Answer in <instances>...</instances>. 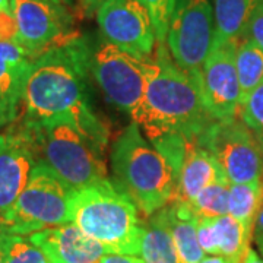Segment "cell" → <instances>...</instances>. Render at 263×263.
<instances>
[{
  "label": "cell",
  "mask_w": 263,
  "mask_h": 263,
  "mask_svg": "<svg viewBox=\"0 0 263 263\" xmlns=\"http://www.w3.org/2000/svg\"><path fill=\"white\" fill-rule=\"evenodd\" d=\"M235 69L240 85V107L263 79V50L254 41L243 38L235 51Z\"/></svg>",
  "instance_id": "cell-22"
},
{
  "label": "cell",
  "mask_w": 263,
  "mask_h": 263,
  "mask_svg": "<svg viewBox=\"0 0 263 263\" xmlns=\"http://www.w3.org/2000/svg\"><path fill=\"white\" fill-rule=\"evenodd\" d=\"M16 119H18V111H15L0 95V129L12 124Z\"/></svg>",
  "instance_id": "cell-29"
},
{
  "label": "cell",
  "mask_w": 263,
  "mask_h": 263,
  "mask_svg": "<svg viewBox=\"0 0 263 263\" xmlns=\"http://www.w3.org/2000/svg\"><path fill=\"white\" fill-rule=\"evenodd\" d=\"M105 0H78L79 3V9L84 13L85 16H92L97 13L98 8L103 5Z\"/></svg>",
  "instance_id": "cell-32"
},
{
  "label": "cell",
  "mask_w": 263,
  "mask_h": 263,
  "mask_svg": "<svg viewBox=\"0 0 263 263\" xmlns=\"http://www.w3.org/2000/svg\"><path fill=\"white\" fill-rule=\"evenodd\" d=\"M238 117L253 133L263 154V79L241 104Z\"/></svg>",
  "instance_id": "cell-24"
},
{
  "label": "cell",
  "mask_w": 263,
  "mask_h": 263,
  "mask_svg": "<svg viewBox=\"0 0 263 263\" xmlns=\"http://www.w3.org/2000/svg\"><path fill=\"white\" fill-rule=\"evenodd\" d=\"M138 257L143 263H183L170 233L164 208L143 222Z\"/></svg>",
  "instance_id": "cell-19"
},
{
  "label": "cell",
  "mask_w": 263,
  "mask_h": 263,
  "mask_svg": "<svg viewBox=\"0 0 263 263\" xmlns=\"http://www.w3.org/2000/svg\"><path fill=\"white\" fill-rule=\"evenodd\" d=\"M75 192L50 167L38 162L13 206L0 218V230L10 235H31L72 222Z\"/></svg>",
  "instance_id": "cell-6"
},
{
  "label": "cell",
  "mask_w": 263,
  "mask_h": 263,
  "mask_svg": "<svg viewBox=\"0 0 263 263\" xmlns=\"http://www.w3.org/2000/svg\"><path fill=\"white\" fill-rule=\"evenodd\" d=\"M51 263H98L108 252L73 222L51 227L28 235Z\"/></svg>",
  "instance_id": "cell-14"
},
{
  "label": "cell",
  "mask_w": 263,
  "mask_h": 263,
  "mask_svg": "<svg viewBox=\"0 0 263 263\" xmlns=\"http://www.w3.org/2000/svg\"><path fill=\"white\" fill-rule=\"evenodd\" d=\"M72 222L108 253L138 257L143 222L136 205L111 180L76 190Z\"/></svg>",
  "instance_id": "cell-4"
},
{
  "label": "cell",
  "mask_w": 263,
  "mask_h": 263,
  "mask_svg": "<svg viewBox=\"0 0 263 263\" xmlns=\"http://www.w3.org/2000/svg\"><path fill=\"white\" fill-rule=\"evenodd\" d=\"M98 263H143L139 257L135 256H127V254L107 253L104 254Z\"/></svg>",
  "instance_id": "cell-31"
},
{
  "label": "cell",
  "mask_w": 263,
  "mask_h": 263,
  "mask_svg": "<svg viewBox=\"0 0 263 263\" xmlns=\"http://www.w3.org/2000/svg\"><path fill=\"white\" fill-rule=\"evenodd\" d=\"M215 19L214 43L235 41L245 38L246 29L263 0H211ZM212 43V44H214Z\"/></svg>",
  "instance_id": "cell-20"
},
{
  "label": "cell",
  "mask_w": 263,
  "mask_h": 263,
  "mask_svg": "<svg viewBox=\"0 0 263 263\" xmlns=\"http://www.w3.org/2000/svg\"><path fill=\"white\" fill-rule=\"evenodd\" d=\"M197 143L209 151L231 184L263 177V154L250 129L240 117L215 120Z\"/></svg>",
  "instance_id": "cell-9"
},
{
  "label": "cell",
  "mask_w": 263,
  "mask_h": 263,
  "mask_svg": "<svg viewBox=\"0 0 263 263\" xmlns=\"http://www.w3.org/2000/svg\"><path fill=\"white\" fill-rule=\"evenodd\" d=\"M91 53L89 44L75 35L35 57L24 85L21 104L25 122L69 117L105 152L108 127L94 111L88 91Z\"/></svg>",
  "instance_id": "cell-1"
},
{
  "label": "cell",
  "mask_w": 263,
  "mask_h": 263,
  "mask_svg": "<svg viewBox=\"0 0 263 263\" xmlns=\"http://www.w3.org/2000/svg\"><path fill=\"white\" fill-rule=\"evenodd\" d=\"M143 101L132 114L151 141L164 135H181L199 141L215 122L206 111L196 82L173 60L168 48L157 44Z\"/></svg>",
  "instance_id": "cell-2"
},
{
  "label": "cell",
  "mask_w": 263,
  "mask_h": 263,
  "mask_svg": "<svg viewBox=\"0 0 263 263\" xmlns=\"http://www.w3.org/2000/svg\"><path fill=\"white\" fill-rule=\"evenodd\" d=\"M110 164L114 186L130 199L145 218L173 200L176 190L174 170L135 122L114 141Z\"/></svg>",
  "instance_id": "cell-3"
},
{
  "label": "cell",
  "mask_w": 263,
  "mask_h": 263,
  "mask_svg": "<svg viewBox=\"0 0 263 263\" xmlns=\"http://www.w3.org/2000/svg\"><path fill=\"white\" fill-rule=\"evenodd\" d=\"M5 263H51L46 253L35 246L28 235H10L9 250Z\"/></svg>",
  "instance_id": "cell-25"
},
{
  "label": "cell",
  "mask_w": 263,
  "mask_h": 263,
  "mask_svg": "<svg viewBox=\"0 0 263 263\" xmlns=\"http://www.w3.org/2000/svg\"><path fill=\"white\" fill-rule=\"evenodd\" d=\"M245 38L254 41L263 50V2L259 5V8L256 9L250 19L246 29Z\"/></svg>",
  "instance_id": "cell-28"
},
{
  "label": "cell",
  "mask_w": 263,
  "mask_h": 263,
  "mask_svg": "<svg viewBox=\"0 0 263 263\" xmlns=\"http://www.w3.org/2000/svg\"><path fill=\"white\" fill-rule=\"evenodd\" d=\"M12 9V3L10 0H0V10H9Z\"/></svg>",
  "instance_id": "cell-36"
},
{
  "label": "cell",
  "mask_w": 263,
  "mask_h": 263,
  "mask_svg": "<svg viewBox=\"0 0 263 263\" xmlns=\"http://www.w3.org/2000/svg\"><path fill=\"white\" fill-rule=\"evenodd\" d=\"M252 237L245 227L231 215L199 218L197 240L205 254L224 256L241 262L250 247Z\"/></svg>",
  "instance_id": "cell-15"
},
{
  "label": "cell",
  "mask_w": 263,
  "mask_h": 263,
  "mask_svg": "<svg viewBox=\"0 0 263 263\" xmlns=\"http://www.w3.org/2000/svg\"><path fill=\"white\" fill-rule=\"evenodd\" d=\"M54 2H60V3H65L67 6H72V3H73V0H54Z\"/></svg>",
  "instance_id": "cell-37"
},
{
  "label": "cell",
  "mask_w": 263,
  "mask_h": 263,
  "mask_svg": "<svg viewBox=\"0 0 263 263\" xmlns=\"http://www.w3.org/2000/svg\"><path fill=\"white\" fill-rule=\"evenodd\" d=\"M165 218L168 222L170 233L173 235L174 245L177 247L180 259L183 263H199L206 254L197 240V222L199 216L192 211L187 203L170 202L164 208Z\"/></svg>",
  "instance_id": "cell-18"
},
{
  "label": "cell",
  "mask_w": 263,
  "mask_h": 263,
  "mask_svg": "<svg viewBox=\"0 0 263 263\" xmlns=\"http://www.w3.org/2000/svg\"><path fill=\"white\" fill-rule=\"evenodd\" d=\"M152 56L133 54L104 41L91 53V73L105 98L132 116L143 101Z\"/></svg>",
  "instance_id": "cell-7"
},
{
  "label": "cell",
  "mask_w": 263,
  "mask_h": 263,
  "mask_svg": "<svg viewBox=\"0 0 263 263\" xmlns=\"http://www.w3.org/2000/svg\"><path fill=\"white\" fill-rule=\"evenodd\" d=\"M237 46L235 41L214 43L195 81L203 105L214 120H230L240 113Z\"/></svg>",
  "instance_id": "cell-11"
},
{
  "label": "cell",
  "mask_w": 263,
  "mask_h": 263,
  "mask_svg": "<svg viewBox=\"0 0 263 263\" xmlns=\"http://www.w3.org/2000/svg\"><path fill=\"white\" fill-rule=\"evenodd\" d=\"M142 2L149 10L152 24L155 28V35H157V44H164L168 32L174 0H142Z\"/></svg>",
  "instance_id": "cell-26"
},
{
  "label": "cell",
  "mask_w": 263,
  "mask_h": 263,
  "mask_svg": "<svg viewBox=\"0 0 263 263\" xmlns=\"http://www.w3.org/2000/svg\"><path fill=\"white\" fill-rule=\"evenodd\" d=\"M34 139L38 161L75 190L107 179L104 151L69 117L25 122Z\"/></svg>",
  "instance_id": "cell-5"
},
{
  "label": "cell",
  "mask_w": 263,
  "mask_h": 263,
  "mask_svg": "<svg viewBox=\"0 0 263 263\" xmlns=\"http://www.w3.org/2000/svg\"><path fill=\"white\" fill-rule=\"evenodd\" d=\"M9 241L10 234H6L5 231L0 230V263H5L6 254H8V250H9Z\"/></svg>",
  "instance_id": "cell-33"
},
{
  "label": "cell",
  "mask_w": 263,
  "mask_h": 263,
  "mask_svg": "<svg viewBox=\"0 0 263 263\" xmlns=\"http://www.w3.org/2000/svg\"><path fill=\"white\" fill-rule=\"evenodd\" d=\"M32 62L34 57L19 44L0 41V95L18 113Z\"/></svg>",
  "instance_id": "cell-17"
},
{
  "label": "cell",
  "mask_w": 263,
  "mask_h": 263,
  "mask_svg": "<svg viewBox=\"0 0 263 263\" xmlns=\"http://www.w3.org/2000/svg\"><path fill=\"white\" fill-rule=\"evenodd\" d=\"M38 162L34 139L25 123L0 133V218L13 206Z\"/></svg>",
  "instance_id": "cell-13"
},
{
  "label": "cell",
  "mask_w": 263,
  "mask_h": 263,
  "mask_svg": "<svg viewBox=\"0 0 263 263\" xmlns=\"http://www.w3.org/2000/svg\"><path fill=\"white\" fill-rule=\"evenodd\" d=\"M18 25V44L38 57L75 37L70 6L54 0H10Z\"/></svg>",
  "instance_id": "cell-10"
},
{
  "label": "cell",
  "mask_w": 263,
  "mask_h": 263,
  "mask_svg": "<svg viewBox=\"0 0 263 263\" xmlns=\"http://www.w3.org/2000/svg\"><path fill=\"white\" fill-rule=\"evenodd\" d=\"M263 205V177L249 183L230 184L228 215L235 218L253 235L254 221Z\"/></svg>",
  "instance_id": "cell-21"
},
{
  "label": "cell",
  "mask_w": 263,
  "mask_h": 263,
  "mask_svg": "<svg viewBox=\"0 0 263 263\" xmlns=\"http://www.w3.org/2000/svg\"><path fill=\"white\" fill-rule=\"evenodd\" d=\"M0 41L18 44V25L13 10H0Z\"/></svg>",
  "instance_id": "cell-27"
},
{
  "label": "cell",
  "mask_w": 263,
  "mask_h": 263,
  "mask_svg": "<svg viewBox=\"0 0 263 263\" xmlns=\"http://www.w3.org/2000/svg\"><path fill=\"white\" fill-rule=\"evenodd\" d=\"M240 263H263V257L260 256V254L257 253L256 250H253V249H250V247H249Z\"/></svg>",
  "instance_id": "cell-34"
},
{
  "label": "cell",
  "mask_w": 263,
  "mask_h": 263,
  "mask_svg": "<svg viewBox=\"0 0 263 263\" xmlns=\"http://www.w3.org/2000/svg\"><path fill=\"white\" fill-rule=\"evenodd\" d=\"M222 177L226 176L215 158L212 157V154L202 148L196 142L187 151L184 160L181 162L176 179V190L173 200L190 203L203 189Z\"/></svg>",
  "instance_id": "cell-16"
},
{
  "label": "cell",
  "mask_w": 263,
  "mask_h": 263,
  "mask_svg": "<svg viewBox=\"0 0 263 263\" xmlns=\"http://www.w3.org/2000/svg\"><path fill=\"white\" fill-rule=\"evenodd\" d=\"M95 16L107 43L133 54H154L157 48L155 28L142 0H105Z\"/></svg>",
  "instance_id": "cell-12"
},
{
  "label": "cell",
  "mask_w": 263,
  "mask_h": 263,
  "mask_svg": "<svg viewBox=\"0 0 263 263\" xmlns=\"http://www.w3.org/2000/svg\"><path fill=\"white\" fill-rule=\"evenodd\" d=\"M215 34L211 0H174L165 46L173 60L193 81L209 54Z\"/></svg>",
  "instance_id": "cell-8"
},
{
  "label": "cell",
  "mask_w": 263,
  "mask_h": 263,
  "mask_svg": "<svg viewBox=\"0 0 263 263\" xmlns=\"http://www.w3.org/2000/svg\"><path fill=\"white\" fill-rule=\"evenodd\" d=\"M252 238H253V241L257 246L259 254L263 257V205L259 209L257 216H256V221H254L253 227V237Z\"/></svg>",
  "instance_id": "cell-30"
},
{
  "label": "cell",
  "mask_w": 263,
  "mask_h": 263,
  "mask_svg": "<svg viewBox=\"0 0 263 263\" xmlns=\"http://www.w3.org/2000/svg\"><path fill=\"white\" fill-rule=\"evenodd\" d=\"M230 181L227 177L216 180L197 195L189 206L199 218H215L228 214Z\"/></svg>",
  "instance_id": "cell-23"
},
{
  "label": "cell",
  "mask_w": 263,
  "mask_h": 263,
  "mask_svg": "<svg viewBox=\"0 0 263 263\" xmlns=\"http://www.w3.org/2000/svg\"><path fill=\"white\" fill-rule=\"evenodd\" d=\"M199 263H240L233 259H228L224 256H214V254H206Z\"/></svg>",
  "instance_id": "cell-35"
}]
</instances>
